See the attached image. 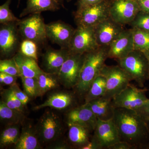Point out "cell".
Returning <instances> with one entry per match:
<instances>
[{"label": "cell", "instance_id": "4fadbf2b", "mask_svg": "<svg viewBox=\"0 0 149 149\" xmlns=\"http://www.w3.org/2000/svg\"><path fill=\"white\" fill-rule=\"evenodd\" d=\"M123 26L109 17L94 27L96 40L99 47L109 46L125 29Z\"/></svg>", "mask_w": 149, "mask_h": 149}, {"label": "cell", "instance_id": "f1b7e54d", "mask_svg": "<svg viewBox=\"0 0 149 149\" xmlns=\"http://www.w3.org/2000/svg\"><path fill=\"white\" fill-rule=\"evenodd\" d=\"M132 29L134 50L142 52L149 51V31L136 28Z\"/></svg>", "mask_w": 149, "mask_h": 149}, {"label": "cell", "instance_id": "3957f363", "mask_svg": "<svg viewBox=\"0 0 149 149\" xmlns=\"http://www.w3.org/2000/svg\"><path fill=\"white\" fill-rule=\"evenodd\" d=\"M116 61L139 87L143 88L146 81L149 80V66L148 60L143 52L134 50Z\"/></svg>", "mask_w": 149, "mask_h": 149}, {"label": "cell", "instance_id": "5b68a950", "mask_svg": "<svg viewBox=\"0 0 149 149\" xmlns=\"http://www.w3.org/2000/svg\"><path fill=\"white\" fill-rule=\"evenodd\" d=\"M110 0L77 8L74 14L77 26L95 27L104 19L109 17Z\"/></svg>", "mask_w": 149, "mask_h": 149}, {"label": "cell", "instance_id": "30bf717a", "mask_svg": "<svg viewBox=\"0 0 149 149\" xmlns=\"http://www.w3.org/2000/svg\"><path fill=\"white\" fill-rule=\"evenodd\" d=\"M40 14L30 15L28 17L17 22L19 31L24 40L40 43L47 38L46 24Z\"/></svg>", "mask_w": 149, "mask_h": 149}, {"label": "cell", "instance_id": "277c9868", "mask_svg": "<svg viewBox=\"0 0 149 149\" xmlns=\"http://www.w3.org/2000/svg\"><path fill=\"white\" fill-rule=\"evenodd\" d=\"M100 74L106 80V91L104 97L112 99L125 89L133 81L129 74L118 65L102 68Z\"/></svg>", "mask_w": 149, "mask_h": 149}, {"label": "cell", "instance_id": "d590c367", "mask_svg": "<svg viewBox=\"0 0 149 149\" xmlns=\"http://www.w3.org/2000/svg\"><path fill=\"white\" fill-rule=\"evenodd\" d=\"M10 88L13 92L15 95L21 102L24 106H26L30 100V97L25 93L22 91L17 83L10 86Z\"/></svg>", "mask_w": 149, "mask_h": 149}, {"label": "cell", "instance_id": "ee69618b", "mask_svg": "<svg viewBox=\"0 0 149 149\" xmlns=\"http://www.w3.org/2000/svg\"><path fill=\"white\" fill-rule=\"evenodd\" d=\"M59 2V3H61L63 2L64 1H71V0H57Z\"/></svg>", "mask_w": 149, "mask_h": 149}, {"label": "cell", "instance_id": "74e56055", "mask_svg": "<svg viewBox=\"0 0 149 149\" xmlns=\"http://www.w3.org/2000/svg\"><path fill=\"white\" fill-rule=\"evenodd\" d=\"M103 0H78L77 3V8L95 4L101 2Z\"/></svg>", "mask_w": 149, "mask_h": 149}, {"label": "cell", "instance_id": "cb8c5ba5", "mask_svg": "<svg viewBox=\"0 0 149 149\" xmlns=\"http://www.w3.org/2000/svg\"><path fill=\"white\" fill-rule=\"evenodd\" d=\"M69 127L68 138L74 146L81 149L90 141L91 131L87 128L76 124H68Z\"/></svg>", "mask_w": 149, "mask_h": 149}, {"label": "cell", "instance_id": "d6a6232c", "mask_svg": "<svg viewBox=\"0 0 149 149\" xmlns=\"http://www.w3.org/2000/svg\"><path fill=\"white\" fill-rule=\"evenodd\" d=\"M130 24L132 28L149 31V13L140 10Z\"/></svg>", "mask_w": 149, "mask_h": 149}, {"label": "cell", "instance_id": "ac0fdd59", "mask_svg": "<svg viewBox=\"0 0 149 149\" xmlns=\"http://www.w3.org/2000/svg\"><path fill=\"white\" fill-rule=\"evenodd\" d=\"M70 52L65 48L56 50L49 49L43 56V65L45 71L57 75Z\"/></svg>", "mask_w": 149, "mask_h": 149}, {"label": "cell", "instance_id": "f35d334b", "mask_svg": "<svg viewBox=\"0 0 149 149\" xmlns=\"http://www.w3.org/2000/svg\"><path fill=\"white\" fill-rule=\"evenodd\" d=\"M144 118H149V100L143 107L136 111Z\"/></svg>", "mask_w": 149, "mask_h": 149}, {"label": "cell", "instance_id": "2e32d148", "mask_svg": "<svg viewBox=\"0 0 149 149\" xmlns=\"http://www.w3.org/2000/svg\"><path fill=\"white\" fill-rule=\"evenodd\" d=\"M75 29L61 22H55L46 24L47 38L61 48L68 49Z\"/></svg>", "mask_w": 149, "mask_h": 149}, {"label": "cell", "instance_id": "8d00e7d4", "mask_svg": "<svg viewBox=\"0 0 149 149\" xmlns=\"http://www.w3.org/2000/svg\"><path fill=\"white\" fill-rule=\"evenodd\" d=\"M17 77L0 72V83L1 84L12 86L16 83Z\"/></svg>", "mask_w": 149, "mask_h": 149}, {"label": "cell", "instance_id": "d4e9b609", "mask_svg": "<svg viewBox=\"0 0 149 149\" xmlns=\"http://www.w3.org/2000/svg\"><path fill=\"white\" fill-rule=\"evenodd\" d=\"M25 118L24 113L12 109L1 100L0 102V119L7 125L21 124Z\"/></svg>", "mask_w": 149, "mask_h": 149}, {"label": "cell", "instance_id": "e575fe53", "mask_svg": "<svg viewBox=\"0 0 149 149\" xmlns=\"http://www.w3.org/2000/svg\"><path fill=\"white\" fill-rule=\"evenodd\" d=\"M20 53L35 59L37 61V49L36 43L31 40H24L20 45Z\"/></svg>", "mask_w": 149, "mask_h": 149}, {"label": "cell", "instance_id": "44dd1931", "mask_svg": "<svg viewBox=\"0 0 149 149\" xmlns=\"http://www.w3.org/2000/svg\"><path fill=\"white\" fill-rule=\"evenodd\" d=\"M13 58L20 72V77L37 78L43 71L38 65L37 61L20 52L16 54Z\"/></svg>", "mask_w": 149, "mask_h": 149}, {"label": "cell", "instance_id": "52a82bcc", "mask_svg": "<svg viewBox=\"0 0 149 149\" xmlns=\"http://www.w3.org/2000/svg\"><path fill=\"white\" fill-rule=\"evenodd\" d=\"M85 54H82L70 52L69 56L57 74L58 81L66 88H74L77 85L84 61Z\"/></svg>", "mask_w": 149, "mask_h": 149}, {"label": "cell", "instance_id": "1f68e13d", "mask_svg": "<svg viewBox=\"0 0 149 149\" xmlns=\"http://www.w3.org/2000/svg\"><path fill=\"white\" fill-rule=\"evenodd\" d=\"M20 77L24 91L30 98L36 97L39 96L37 78Z\"/></svg>", "mask_w": 149, "mask_h": 149}, {"label": "cell", "instance_id": "836d02e7", "mask_svg": "<svg viewBox=\"0 0 149 149\" xmlns=\"http://www.w3.org/2000/svg\"><path fill=\"white\" fill-rule=\"evenodd\" d=\"M0 72L20 77V74L13 58L0 61Z\"/></svg>", "mask_w": 149, "mask_h": 149}, {"label": "cell", "instance_id": "60d3db41", "mask_svg": "<svg viewBox=\"0 0 149 149\" xmlns=\"http://www.w3.org/2000/svg\"><path fill=\"white\" fill-rule=\"evenodd\" d=\"M142 11L149 13V0H136Z\"/></svg>", "mask_w": 149, "mask_h": 149}, {"label": "cell", "instance_id": "8992f818", "mask_svg": "<svg viewBox=\"0 0 149 149\" xmlns=\"http://www.w3.org/2000/svg\"><path fill=\"white\" fill-rule=\"evenodd\" d=\"M36 130L41 144L52 143L61 135L63 126L58 116L47 111L40 118Z\"/></svg>", "mask_w": 149, "mask_h": 149}, {"label": "cell", "instance_id": "4316f807", "mask_svg": "<svg viewBox=\"0 0 149 149\" xmlns=\"http://www.w3.org/2000/svg\"><path fill=\"white\" fill-rule=\"evenodd\" d=\"M39 96H42L48 91L58 86V79L56 74L43 71L37 77Z\"/></svg>", "mask_w": 149, "mask_h": 149}, {"label": "cell", "instance_id": "ffe728a7", "mask_svg": "<svg viewBox=\"0 0 149 149\" xmlns=\"http://www.w3.org/2000/svg\"><path fill=\"white\" fill-rule=\"evenodd\" d=\"M112 99L103 97L87 103L97 120H109L112 119L115 108Z\"/></svg>", "mask_w": 149, "mask_h": 149}, {"label": "cell", "instance_id": "7c38bea8", "mask_svg": "<svg viewBox=\"0 0 149 149\" xmlns=\"http://www.w3.org/2000/svg\"><path fill=\"white\" fill-rule=\"evenodd\" d=\"M91 140L95 141L101 149H109L120 141L116 126L112 119L107 121L97 120Z\"/></svg>", "mask_w": 149, "mask_h": 149}, {"label": "cell", "instance_id": "6da1fadb", "mask_svg": "<svg viewBox=\"0 0 149 149\" xmlns=\"http://www.w3.org/2000/svg\"><path fill=\"white\" fill-rule=\"evenodd\" d=\"M112 120L120 141L128 143L133 149H149V128L145 118L138 112L116 108Z\"/></svg>", "mask_w": 149, "mask_h": 149}, {"label": "cell", "instance_id": "7dc6e473", "mask_svg": "<svg viewBox=\"0 0 149 149\" xmlns=\"http://www.w3.org/2000/svg\"></svg>", "mask_w": 149, "mask_h": 149}, {"label": "cell", "instance_id": "7402d4cb", "mask_svg": "<svg viewBox=\"0 0 149 149\" xmlns=\"http://www.w3.org/2000/svg\"><path fill=\"white\" fill-rule=\"evenodd\" d=\"M41 143L36 128L27 125L22 128L18 142L15 146L16 149H38Z\"/></svg>", "mask_w": 149, "mask_h": 149}, {"label": "cell", "instance_id": "4dcf8cb0", "mask_svg": "<svg viewBox=\"0 0 149 149\" xmlns=\"http://www.w3.org/2000/svg\"><path fill=\"white\" fill-rule=\"evenodd\" d=\"M12 0H7L4 3L0 6V23L6 24L17 22L20 21L16 17L10 9V5Z\"/></svg>", "mask_w": 149, "mask_h": 149}, {"label": "cell", "instance_id": "bcb514c9", "mask_svg": "<svg viewBox=\"0 0 149 149\" xmlns=\"http://www.w3.org/2000/svg\"><path fill=\"white\" fill-rule=\"evenodd\" d=\"M19 1H19H20V0H18Z\"/></svg>", "mask_w": 149, "mask_h": 149}, {"label": "cell", "instance_id": "7a4b0ae2", "mask_svg": "<svg viewBox=\"0 0 149 149\" xmlns=\"http://www.w3.org/2000/svg\"><path fill=\"white\" fill-rule=\"evenodd\" d=\"M107 58V47H99L85 54L79 81L74 88L78 96L85 97L93 80L100 74L105 65Z\"/></svg>", "mask_w": 149, "mask_h": 149}, {"label": "cell", "instance_id": "f6af8a7d", "mask_svg": "<svg viewBox=\"0 0 149 149\" xmlns=\"http://www.w3.org/2000/svg\"><path fill=\"white\" fill-rule=\"evenodd\" d=\"M145 120L146 121L147 124H148V126L149 128V118H146V119H145Z\"/></svg>", "mask_w": 149, "mask_h": 149}, {"label": "cell", "instance_id": "9a60e30c", "mask_svg": "<svg viewBox=\"0 0 149 149\" xmlns=\"http://www.w3.org/2000/svg\"><path fill=\"white\" fill-rule=\"evenodd\" d=\"M68 124H76L87 128L91 132L95 128L97 119L87 103L72 108L66 116Z\"/></svg>", "mask_w": 149, "mask_h": 149}, {"label": "cell", "instance_id": "603a6c76", "mask_svg": "<svg viewBox=\"0 0 149 149\" xmlns=\"http://www.w3.org/2000/svg\"><path fill=\"white\" fill-rule=\"evenodd\" d=\"M60 4L57 0H27V6L20 14V17L47 11H54L59 9Z\"/></svg>", "mask_w": 149, "mask_h": 149}, {"label": "cell", "instance_id": "d6986e66", "mask_svg": "<svg viewBox=\"0 0 149 149\" xmlns=\"http://www.w3.org/2000/svg\"><path fill=\"white\" fill-rule=\"evenodd\" d=\"M75 97L72 93L67 92H57L52 94L42 104L33 108L38 110L46 107L58 110L66 109L72 107L75 102Z\"/></svg>", "mask_w": 149, "mask_h": 149}, {"label": "cell", "instance_id": "ab89813d", "mask_svg": "<svg viewBox=\"0 0 149 149\" xmlns=\"http://www.w3.org/2000/svg\"><path fill=\"white\" fill-rule=\"evenodd\" d=\"M109 149H133V147L126 142L120 141L113 145Z\"/></svg>", "mask_w": 149, "mask_h": 149}, {"label": "cell", "instance_id": "484cf974", "mask_svg": "<svg viewBox=\"0 0 149 149\" xmlns=\"http://www.w3.org/2000/svg\"><path fill=\"white\" fill-rule=\"evenodd\" d=\"M106 91V80L101 74H99L93 80L90 89L85 97V103L93 100L103 97Z\"/></svg>", "mask_w": 149, "mask_h": 149}, {"label": "cell", "instance_id": "c3c4849f", "mask_svg": "<svg viewBox=\"0 0 149 149\" xmlns=\"http://www.w3.org/2000/svg\"><path fill=\"white\" fill-rule=\"evenodd\" d=\"M148 91H149V90H148Z\"/></svg>", "mask_w": 149, "mask_h": 149}, {"label": "cell", "instance_id": "b9f144b4", "mask_svg": "<svg viewBox=\"0 0 149 149\" xmlns=\"http://www.w3.org/2000/svg\"><path fill=\"white\" fill-rule=\"evenodd\" d=\"M81 149H101V148L96 142L91 140L88 144L82 147Z\"/></svg>", "mask_w": 149, "mask_h": 149}, {"label": "cell", "instance_id": "83f0119b", "mask_svg": "<svg viewBox=\"0 0 149 149\" xmlns=\"http://www.w3.org/2000/svg\"><path fill=\"white\" fill-rule=\"evenodd\" d=\"M20 133L19 124L7 125L1 134V148L12 145L15 146L18 142Z\"/></svg>", "mask_w": 149, "mask_h": 149}, {"label": "cell", "instance_id": "7bdbcfd3", "mask_svg": "<svg viewBox=\"0 0 149 149\" xmlns=\"http://www.w3.org/2000/svg\"><path fill=\"white\" fill-rule=\"evenodd\" d=\"M144 54L146 56V57L148 60V63L149 66V51H145V52H143Z\"/></svg>", "mask_w": 149, "mask_h": 149}, {"label": "cell", "instance_id": "e0dca14e", "mask_svg": "<svg viewBox=\"0 0 149 149\" xmlns=\"http://www.w3.org/2000/svg\"><path fill=\"white\" fill-rule=\"evenodd\" d=\"M17 22L3 24L0 29L1 54L9 56L14 52L18 43Z\"/></svg>", "mask_w": 149, "mask_h": 149}, {"label": "cell", "instance_id": "ba28073f", "mask_svg": "<svg viewBox=\"0 0 149 149\" xmlns=\"http://www.w3.org/2000/svg\"><path fill=\"white\" fill-rule=\"evenodd\" d=\"M148 91L130 84L112 99L113 105L115 108H123L138 110L149 100L146 95Z\"/></svg>", "mask_w": 149, "mask_h": 149}, {"label": "cell", "instance_id": "9c48e42d", "mask_svg": "<svg viewBox=\"0 0 149 149\" xmlns=\"http://www.w3.org/2000/svg\"><path fill=\"white\" fill-rule=\"evenodd\" d=\"M99 47L94 27L77 26L68 49L70 52L83 54Z\"/></svg>", "mask_w": 149, "mask_h": 149}, {"label": "cell", "instance_id": "8fae6325", "mask_svg": "<svg viewBox=\"0 0 149 149\" xmlns=\"http://www.w3.org/2000/svg\"><path fill=\"white\" fill-rule=\"evenodd\" d=\"M140 10L136 0H110L109 17L121 25L130 24Z\"/></svg>", "mask_w": 149, "mask_h": 149}, {"label": "cell", "instance_id": "f546056e", "mask_svg": "<svg viewBox=\"0 0 149 149\" xmlns=\"http://www.w3.org/2000/svg\"><path fill=\"white\" fill-rule=\"evenodd\" d=\"M1 96L2 101L9 107L24 113V106L15 95L10 88L2 91Z\"/></svg>", "mask_w": 149, "mask_h": 149}, {"label": "cell", "instance_id": "5bb4252c", "mask_svg": "<svg viewBox=\"0 0 149 149\" xmlns=\"http://www.w3.org/2000/svg\"><path fill=\"white\" fill-rule=\"evenodd\" d=\"M107 48L108 57L116 61L134 50L132 29H124Z\"/></svg>", "mask_w": 149, "mask_h": 149}]
</instances>
